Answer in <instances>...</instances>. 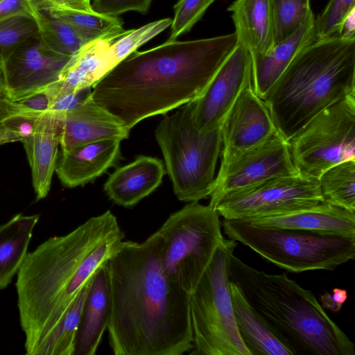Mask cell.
Listing matches in <instances>:
<instances>
[{"label":"cell","mask_w":355,"mask_h":355,"mask_svg":"<svg viewBox=\"0 0 355 355\" xmlns=\"http://www.w3.org/2000/svg\"><path fill=\"white\" fill-rule=\"evenodd\" d=\"M34 18L40 37L53 50L71 56L85 45L76 31L62 20L40 10Z\"/></svg>","instance_id":"cell-30"},{"label":"cell","mask_w":355,"mask_h":355,"mask_svg":"<svg viewBox=\"0 0 355 355\" xmlns=\"http://www.w3.org/2000/svg\"><path fill=\"white\" fill-rule=\"evenodd\" d=\"M21 143L31 171L32 182L40 200L48 195L58 157L59 126L57 115L42 116L32 134Z\"/></svg>","instance_id":"cell-22"},{"label":"cell","mask_w":355,"mask_h":355,"mask_svg":"<svg viewBox=\"0 0 355 355\" xmlns=\"http://www.w3.org/2000/svg\"><path fill=\"white\" fill-rule=\"evenodd\" d=\"M355 10V0H330L325 8L315 18L316 39L337 33L347 17Z\"/></svg>","instance_id":"cell-36"},{"label":"cell","mask_w":355,"mask_h":355,"mask_svg":"<svg viewBox=\"0 0 355 355\" xmlns=\"http://www.w3.org/2000/svg\"><path fill=\"white\" fill-rule=\"evenodd\" d=\"M318 180L323 202L355 212V159L331 166Z\"/></svg>","instance_id":"cell-29"},{"label":"cell","mask_w":355,"mask_h":355,"mask_svg":"<svg viewBox=\"0 0 355 355\" xmlns=\"http://www.w3.org/2000/svg\"><path fill=\"white\" fill-rule=\"evenodd\" d=\"M49 99V111L58 114L64 112L84 101L92 93V88L76 92H67L60 90L55 83L44 88Z\"/></svg>","instance_id":"cell-38"},{"label":"cell","mask_w":355,"mask_h":355,"mask_svg":"<svg viewBox=\"0 0 355 355\" xmlns=\"http://www.w3.org/2000/svg\"><path fill=\"white\" fill-rule=\"evenodd\" d=\"M355 95V35L316 39L304 47L263 98L288 141L320 112Z\"/></svg>","instance_id":"cell-5"},{"label":"cell","mask_w":355,"mask_h":355,"mask_svg":"<svg viewBox=\"0 0 355 355\" xmlns=\"http://www.w3.org/2000/svg\"><path fill=\"white\" fill-rule=\"evenodd\" d=\"M113 40H98L84 45L71 57L55 82L56 87L67 92L92 88L117 65L110 47Z\"/></svg>","instance_id":"cell-23"},{"label":"cell","mask_w":355,"mask_h":355,"mask_svg":"<svg viewBox=\"0 0 355 355\" xmlns=\"http://www.w3.org/2000/svg\"><path fill=\"white\" fill-rule=\"evenodd\" d=\"M48 111L49 99L44 88L18 99H0V120L14 116L40 117Z\"/></svg>","instance_id":"cell-35"},{"label":"cell","mask_w":355,"mask_h":355,"mask_svg":"<svg viewBox=\"0 0 355 355\" xmlns=\"http://www.w3.org/2000/svg\"><path fill=\"white\" fill-rule=\"evenodd\" d=\"M37 10L45 11L49 8L48 0H31Z\"/></svg>","instance_id":"cell-44"},{"label":"cell","mask_w":355,"mask_h":355,"mask_svg":"<svg viewBox=\"0 0 355 355\" xmlns=\"http://www.w3.org/2000/svg\"><path fill=\"white\" fill-rule=\"evenodd\" d=\"M71 56L51 49L40 35L17 47L1 66L6 98L18 99L58 81Z\"/></svg>","instance_id":"cell-14"},{"label":"cell","mask_w":355,"mask_h":355,"mask_svg":"<svg viewBox=\"0 0 355 355\" xmlns=\"http://www.w3.org/2000/svg\"><path fill=\"white\" fill-rule=\"evenodd\" d=\"M235 26L238 44L250 55L264 54L274 42L270 0H235L228 8Z\"/></svg>","instance_id":"cell-24"},{"label":"cell","mask_w":355,"mask_h":355,"mask_svg":"<svg viewBox=\"0 0 355 355\" xmlns=\"http://www.w3.org/2000/svg\"><path fill=\"white\" fill-rule=\"evenodd\" d=\"M347 299V291L338 288H334L331 293L325 292L320 295L322 308L328 309L333 313L340 311Z\"/></svg>","instance_id":"cell-41"},{"label":"cell","mask_w":355,"mask_h":355,"mask_svg":"<svg viewBox=\"0 0 355 355\" xmlns=\"http://www.w3.org/2000/svg\"><path fill=\"white\" fill-rule=\"evenodd\" d=\"M252 80L251 55L238 44L203 92L193 102V117L201 132L222 125L245 87Z\"/></svg>","instance_id":"cell-13"},{"label":"cell","mask_w":355,"mask_h":355,"mask_svg":"<svg viewBox=\"0 0 355 355\" xmlns=\"http://www.w3.org/2000/svg\"><path fill=\"white\" fill-rule=\"evenodd\" d=\"M0 66H1V64H0Z\"/></svg>","instance_id":"cell-46"},{"label":"cell","mask_w":355,"mask_h":355,"mask_svg":"<svg viewBox=\"0 0 355 355\" xmlns=\"http://www.w3.org/2000/svg\"><path fill=\"white\" fill-rule=\"evenodd\" d=\"M39 35L35 18L16 13L0 19V64L15 49Z\"/></svg>","instance_id":"cell-32"},{"label":"cell","mask_w":355,"mask_h":355,"mask_svg":"<svg viewBox=\"0 0 355 355\" xmlns=\"http://www.w3.org/2000/svg\"><path fill=\"white\" fill-rule=\"evenodd\" d=\"M230 281L293 355H354L355 345L313 293L286 273L270 274L231 255Z\"/></svg>","instance_id":"cell-4"},{"label":"cell","mask_w":355,"mask_h":355,"mask_svg":"<svg viewBox=\"0 0 355 355\" xmlns=\"http://www.w3.org/2000/svg\"><path fill=\"white\" fill-rule=\"evenodd\" d=\"M278 132L264 101L252 80L242 90L221 125L222 148L218 172L236 157Z\"/></svg>","instance_id":"cell-15"},{"label":"cell","mask_w":355,"mask_h":355,"mask_svg":"<svg viewBox=\"0 0 355 355\" xmlns=\"http://www.w3.org/2000/svg\"><path fill=\"white\" fill-rule=\"evenodd\" d=\"M106 262L93 275L76 333L73 355H94L107 328L111 292Z\"/></svg>","instance_id":"cell-20"},{"label":"cell","mask_w":355,"mask_h":355,"mask_svg":"<svg viewBox=\"0 0 355 355\" xmlns=\"http://www.w3.org/2000/svg\"><path fill=\"white\" fill-rule=\"evenodd\" d=\"M56 115L62 150L104 140L121 141L130 135V130L96 103L92 94L71 109Z\"/></svg>","instance_id":"cell-16"},{"label":"cell","mask_w":355,"mask_h":355,"mask_svg":"<svg viewBox=\"0 0 355 355\" xmlns=\"http://www.w3.org/2000/svg\"><path fill=\"white\" fill-rule=\"evenodd\" d=\"M216 0H178L174 6V17L167 41H174L189 32L202 18L207 9Z\"/></svg>","instance_id":"cell-34"},{"label":"cell","mask_w":355,"mask_h":355,"mask_svg":"<svg viewBox=\"0 0 355 355\" xmlns=\"http://www.w3.org/2000/svg\"><path fill=\"white\" fill-rule=\"evenodd\" d=\"M6 97L5 81L2 67L0 66V99Z\"/></svg>","instance_id":"cell-45"},{"label":"cell","mask_w":355,"mask_h":355,"mask_svg":"<svg viewBox=\"0 0 355 355\" xmlns=\"http://www.w3.org/2000/svg\"><path fill=\"white\" fill-rule=\"evenodd\" d=\"M193 102L164 114L155 136L178 199L185 202L210 196L222 148L221 126L208 132L196 128Z\"/></svg>","instance_id":"cell-6"},{"label":"cell","mask_w":355,"mask_h":355,"mask_svg":"<svg viewBox=\"0 0 355 355\" xmlns=\"http://www.w3.org/2000/svg\"><path fill=\"white\" fill-rule=\"evenodd\" d=\"M37 11L31 0H0V19L20 12L34 17Z\"/></svg>","instance_id":"cell-40"},{"label":"cell","mask_w":355,"mask_h":355,"mask_svg":"<svg viewBox=\"0 0 355 355\" xmlns=\"http://www.w3.org/2000/svg\"><path fill=\"white\" fill-rule=\"evenodd\" d=\"M230 286L237 329L250 355H293L237 286L231 282Z\"/></svg>","instance_id":"cell-25"},{"label":"cell","mask_w":355,"mask_h":355,"mask_svg":"<svg viewBox=\"0 0 355 355\" xmlns=\"http://www.w3.org/2000/svg\"><path fill=\"white\" fill-rule=\"evenodd\" d=\"M221 225L229 239L291 272L334 270L355 257V237L259 227L240 220L224 219Z\"/></svg>","instance_id":"cell-7"},{"label":"cell","mask_w":355,"mask_h":355,"mask_svg":"<svg viewBox=\"0 0 355 355\" xmlns=\"http://www.w3.org/2000/svg\"><path fill=\"white\" fill-rule=\"evenodd\" d=\"M323 202L318 180L300 174L270 178L224 194L215 209L224 219L282 214Z\"/></svg>","instance_id":"cell-11"},{"label":"cell","mask_w":355,"mask_h":355,"mask_svg":"<svg viewBox=\"0 0 355 355\" xmlns=\"http://www.w3.org/2000/svg\"><path fill=\"white\" fill-rule=\"evenodd\" d=\"M93 275L82 288L56 326L39 345L35 355H73L76 333Z\"/></svg>","instance_id":"cell-27"},{"label":"cell","mask_w":355,"mask_h":355,"mask_svg":"<svg viewBox=\"0 0 355 355\" xmlns=\"http://www.w3.org/2000/svg\"><path fill=\"white\" fill-rule=\"evenodd\" d=\"M125 237L107 210L69 233L53 236L27 254L16 288L26 354L35 352L97 268Z\"/></svg>","instance_id":"cell-3"},{"label":"cell","mask_w":355,"mask_h":355,"mask_svg":"<svg viewBox=\"0 0 355 355\" xmlns=\"http://www.w3.org/2000/svg\"><path fill=\"white\" fill-rule=\"evenodd\" d=\"M166 173L162 160L139 155L111 173L103 189L115 204L130 208L152 193L161 184Z\"/></svg>","instance_id":"cell-19"},{"label":"cell","mask_w":355,"mask_h":355,"mask_svg":"<svg viewBox=\"0 0 355 355\" xmlns=\"http://www.w3.org/2000/svg\"><path fill=\"white\" fill-rule=\"evenodd\" d=\"M121 158V141L104 140L61 150L55 172L66 187L84 186L114 167Z\"/></svg>","instance_id":"cell-17"},{"label":"cell","mask_w":355,"mask_h":355,"mask_svg":"<svg viewBox=\"0 0 355 355\" xmlns=\"http://www.w3.org/2000/svg\"><path fill=\"white\" fill-rule=\"evenodd\" d=\"M236 245L223 239L190 294L192 354L250 355L237 329L230 286V261Z\"/></svg>","instance_id":"cell-8"},{"label":"cell","mask_w":355,"mask_h":355,"mask_svg":"<svg viewBox=\"0 0 355 355\" xmlns=\"http://www.w3.org/2000/svg\"><path fill=\"white\" fill-rule=\"evenodd\" d=\"M288 142L299 174L315 180L331 166L355 159V95L320 112Z\"/></svg>","instance_id":"cell-10"},{"label":"cell","mask_w":355,"mask_h":355,"mask_svg":"<svg viewBox=\"0 0 355 355\" xmlns=\"http://www.w3.org/2000/svg\"><path fill=\"white\" fill-rule=\"evenodd\" d=\"M42 12L71 26L85 44L98 40H115L126 31L123 28L122 20L116 17L60 8H49Z\"/></svg>","instance_id":"cell-28"},{"label":"cell","mask_w":355,"mask_h":355,"mask_svg":"<svg viewBox=\"0 0 355 355\" xmlns=\"http://www.w3.org/2000/svg\"><path fill=\"white\" fill-rule=\"evenodd\" d=\"M288 142L279 132L234 159L216 176L209 205L216 207L226 193L266 180L298 175Z\"/></svg>","instance_id":"cell-12"},{"label":"cell","mask_w":355,"mask_h":355,"mask_svg":"<svg viewBox=\"0 0 355 355\" xmlns=\"http://www.w3.org/2000/svg\"><path fill=\"white\" fill-rule=\"evenodd\" d=\"M219 216L211 205L190 202L157 230L162 239L159 261L164 274L190 294L224 238Z\"/></svg>","instance_id":"cell-9"},{"label":"cell","mask_w":355,"mask_h":355,"mask_svg":"<svg viewBox=\"0 0 355 355\" xmlns=\"http://www.w3.org/2000/svg\"><path fill=\"white\" fill-rule=\"evenodd\" d=\"M162 245L157 230L141 243L123 240L106 262L107 329L115 355H182L193 349L190 293L164 274Z\"/></svg>","instance_id":"cell-1"},{"label":"cell","mask_w":355,"mask_h":355,"mask_svg":"<svg viewBox=\"0 0 355 355\" xmlns=\"http://www.w3.org/2000/svg\"><path fill=\"white\" fill-rule=\"evenodd\" d=\"M315 16L309 14L300 27L264 54L251 55L252 85L263 98L295 55L316 40Z\"/></svg>","instance_id":"cell-21"},{"label":"cell","mask_w":355,"mask_h":355,"mask_svg":"<svg viewBox=\"0 0 355 355\" xmlns=\"http://www.w3.org/2000/svg\"><path fill=\"white\" fill-rule=\"evenodd\" d=\"M237 44L234 33L135 51L92 87V96L130 130L199 97Z\"/></svg>","instance_id":"cell-2"},{"label":"cell","mask_w":355,"mask_h":355,"mask_svg":"<svg viewBox=\"0 0 355 355\" xmlns=\"http://www.w3.org/2000/svg\"><path fill=\"white\" fill-rule=\"evenodd\" d=\"M40 215L18 214L0 225V290L6 288L27 255Z\"/></svg>","instance_id":"cell-26"},{"label":"cell","mask_w":355,"mask_h":355,"mask_svg":"<svg viewBox=\"0 0 355 355\" xmlns=\"http://www.w3.org/2000/svg\"><path fill=\"white\" fill-rule=\"evenodd\" d=\"M355 10L352 12L343 22L338 35L349 37L355 35Z\"/></svg>","instance_id":"cell-43"},{"label":"cell","mask_w":355,"mask_h":355,"mask_svg":"<svg viewBox=\"0 0 355 355\" xmlns=\"http://www.w3.org/2000/svg\"><path fill=\"white\" fill-rule=\"evenodd\" d=\"M270 2L275 46L295 32L312 10L310 0H270Z\"/></svg>","instance_id":"cell-31"},{"label":"cell","mask_w":355,"mask_h":355,"mask_svg":"<svg viewBox=\"0 0 355 355\" xmlns=\"http://www.w3.org/2000/svg\"><path fill=\"white\" fill-rule=\"evenodd\" d=\"M153 0H93V10L98 14L116 17L128 12L146 13Z\"/></svg>","instance_id":"cell-39"},{"label":"cell","mask_w":355,"mask_h":355,"mask_svg":"<svg viewBox=\"0 0 355 355\" xmlns=\"http://www.w3.org/2000/svg\"><path fill=\"white\" fill-rule=\"evenodd\" d=\"M41 117L14 116L1 119L0 146L21 142L35 130Z\"/></svg>","instance_id":"cell-37"},{"label":"cell","mask_w":355,"mask_h":355,"mask_svg":"<svg viewBox=\"0 0 355 355\" xmlns=\"http://www.w3.org/2000/svg\"><path fill=\"white\" fill-rule=\"evenodd\" d=\"M172 19L165 18L148 23L136 29L127 30L114 40L110 47L117 64L146 42L171 25Z\"/></svg>","instance_id":"cell-33"},{"label":"cell","mask_w":355,"mask_h":355,"mask_svg":"<svg viewBox=\"0 0 355 355\" xmlns=\"http://www.w3.org/2000/svg\"><path fill=\"white\" fill-rule=\"evenodd\" d=\"M49 8L96 13L92 7L91 0H48Z\"/></svg>","instance_id":"cell-42"},{"label":"cell","mask_w":355,"mask_h":355,"mask_svg":"<svg viewBox=\"0 0 355 355\" xmlns=\"http://www.w3.org/2000/svg\"><path fill=\"white\" fill-rule=\"evenodd\" d=\"M243 221L259 227L355 237V212L325 202L282 214L250 218Z\"/></svg>","instance_id":"cell-18"}]
</instances>
